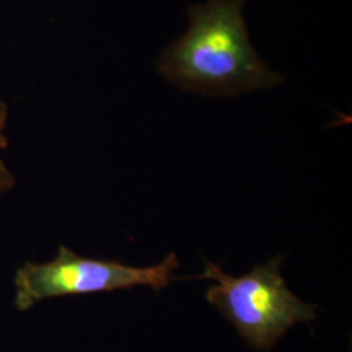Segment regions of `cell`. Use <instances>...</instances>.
<instances>
[{
	"label": "cell",
	"mask_w": 352,
	"mask_h": 352,
	"mask_svg": "<svg viewBox=\"0 0 352 352\" xmlns=\"http://www.w3.org/2000/svg\"><path fill=\"white\" fill-rule=\"evenodd\" d=\"M8 104L0 100V196L10 192L14 186V175L6 162L3 153L7 148V124H8Z\"/></svg>",
	"instance_id": "obj_4"
},
{
	"label": "cell",
	"mask_w": 352,
	"mask_h": 352,
	"mask_svg": "<svg viewBox=\"0 0 352 352\" xmlns=\"http://www.w3.org/2000/svg\"><path fill=\"white\" fill-rule=\"evenodd\" d=\"M179 267L175 253H168L160 264L138 267L115 260L78 256L60 245L56 256L46 263L28 261L13 278L14 304L24 311L37 302L68 295H89L115 289L151 287L161 291L173 280Z\"/></svg>",
	"instance_id": "obj_3"
},
{
	"label": "cell",
	"mask_w": 352,
	"mask_h": 352,
	"mask_svg": "<svg viewBox=\"0 0 352 352\" xmlns=\"http://www.w3.org/2000/svg\"><path fill=\"white\" fill-rule=\"evenodd\" d=\"M282 263L283 256H277L241 277H232L219 265L206 261L202 274L183 279L215 280L206 289V300L232 322L251 349L270 351L289 327L316 318L315 305L302 302L287 287L280 274Z\"/></svg>",
	"instance_id": "obj_2"
},
{
	"label": "cell",
	"mask_w": 352,
	"mask_h": 352,
	"mask_svg": "<svg viewBox=\"0 0 352 352\" xmlns=\"http://www.w3.org/2000/svg\"><path fill=\"white\" fill-rule=\"evenodd\" d=\"M245 0H209L190 7L188 28L158 59V72L177 88L235 97L270 89L286 77L263 62L243 16Z\"/></svg>",
	"instance_id": "obj_1"
}]
</instances>
